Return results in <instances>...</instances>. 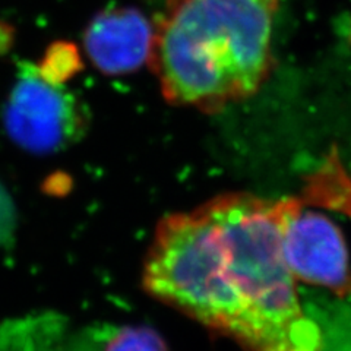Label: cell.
Masks as SVG:
<instances>
[{"label": "cell", "mask_w": 351, "mask_h": 351, "mask_svg": "<svg viewBox=\"0 0 351 351\" xmlns=\"http://www.w3.org/2000/svg\"><path fill=\"white\" fill-rule=\"evenodd\" d=\"M3 125L18 147L32 154H54L82 139L88 112L78 97L62 84L24 63L3 110Z\"/></svg>", "instance_id": "3957f363"}, {"label": "cell", "mask_w": 351, "mask_h": 351, "mask_svg": "<svg viewBox=\"0 0 351 351\" xmlns=\"http://www.w3.org/2000/svg\"><path fill=\"white\" fill-rule=\"evenodd\" d=\"M282 256L295 281L319 285L338 295L351 294V263L346 239L321 213L294 214L282 234Z\"/></svg>", "instance_id": "277c9868"}, {"label": "cell", "mask_w": 351, "mask_h": 351, "mask_svg": "<svg viewBox=\"0 0 351 351\" xmlns=\"http://www.w3.org/2000/svg\"><path fill=\"white\" fill-rule=\"evenodd\" d=\"M154 28L134 8H113L97 14L84 32V49L95 68L123 75L148 63Z\"/></svg>", "instance_id": "5b68a950"}, {"label": "cell", "mask_w": 351, "mask_h": 351, "mask_svg": "<svg viewBox=\"0 0 351 351\" xmlns=\"http://www.w3.org/2000/svg\"><path fill=\"white\" fill-rule=\"evenodd\" d=\"M104 351H169L160 334L148 326H128L110 339Z\"/></svg>", "instance_id": "52a82bcc"}, {"label": "cell", "mask_w": 351, "mask_h": 351, "mask_svg": "<svg viewBox=\"0 0 351 351\" xmlns=\"http://www.w3.org/2000/svg\"><path fill=\"white\" fill-rule=\"evenodd\" d=\"M40 73L54 84H64L82 68L78 50L69 43H58L51 46L43 62L37 64Z\"/></svg>", "instance_id": "8992f818"}, {"label": "cell", "mask_w": 351, "mask_h": 351, "mask_svg": "<svg viewBox=\"0 0 351 351\" xmlns=\"http://www.w3.org/2000/svg\"><path fill=\"white\" fill-rule=\"evenodd\" d=\"M280 0H167L148 64L173 106L214 114L259 91L274 68Z\"/></svg>", "instance_id": "7a4b0ae2"}, {"label": "cell", "mask_w": 351, "mask_h": 351, "mask_svg": "<svg viewBox=\"0 0 351 351\" xmlns=\"http://www.w3.org/2000/svg\"><path fill=\"white\" fill-rule=\"evenodd\" d=\"M303 206L299 197L228 192L164 217L142 287L246 351H319V329L282 256L285 226Z\"/></svg>", "instance_id": "6da1fadb"}]
</instances>
